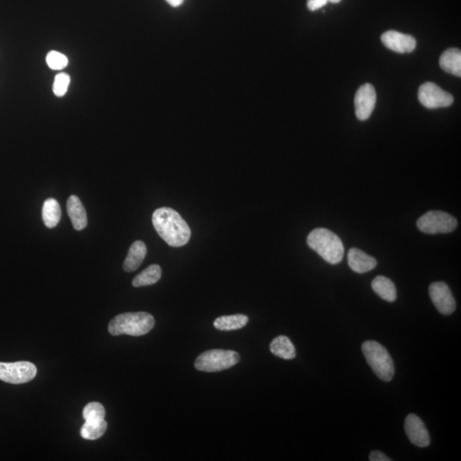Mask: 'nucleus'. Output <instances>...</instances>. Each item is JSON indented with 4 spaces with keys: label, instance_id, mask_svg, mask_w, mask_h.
Returning a JSON list of instances; mask_svg holds the SVG:
<instances>
[{
    "label": "nucleus",
    "instance_id": "f257e3e1",
    "mask_svg": "<svg viewBox=\"0 0 461 461\" xmlns=\"http://www.w3.org/2000/svg\"><path fill=\"white\" fill-rule=\"evenodd\" d=\"M152 222L159 236L167 245L182 247L191 238V229L177 211L170 208H160L153 213Z\"/></svg>",
    "mask_w": 461,
    "mask_h": 461
},
{
    "label": "nucleus",
    "instance_id": "f03ea898",
    "mask_svg": "<svg viewBox=\"0 0 461 461\" xmlns=\"http://www.w3.org/2000/svg\"><path fill=\"white\" fill-rule=\"evenodd\" d=\"M308 245L330 264L341 262L345 255V247L337 234L328 229L317 228L309 234Z\"/></svg>",
    "mask_w": 461,
    "mask_h": 461
},
{
    "label": "nucleus",
    "instance_id": "7ed1b4c3",
    "mask_svg": "<svg viewBox=\"0 0 461 461\" xmlns=\"http://www.w3.org/2000/svg\"><path fill=\"white\" fill-rule=\"evenodd\" d=\"M154 326V317L149 313H124L112 318L109 324V332L113 336L126 334L138 337L150 332Z\"/></svg>",
    "mask_w": 461,
    "mask_h": 461
},
{
    "label": "nucleus",
    "instance_id": "20e7f679",
    "mask_svg": "<svg viewBox=\"0 0 461 461\" xmlns=\"http://www.w3.org/2000/svg\"><path fill=\"white\" fill-rule=\"evenodd\" d=\"M362 348L365 358L376 376L384 382L391 381L395 374V367L387 350L375 341H366Z\"/></svg>",
    "mask_w": 461,
    "mask_h": 461
},
{
    "label": "nucleus",
    "instance_id": "39448f33",
    "mask_svg": "<svg viewBox=\"0 0 461 461\" xmlns=\"http://www.w3.org/2000/svg\"><path fill=\"white\" fill-rule=\"evenodd\" d=\"M240 360V355L235 351L211 350L204 352L196 358L195 367L201 372H221L235 366Z\"/></svg>",
    "mask_w": 461,
    "mask_h": 461
},
{
    "label": "nucleus",
    "instance_id": "423d86ee",
    "mask_svg": "<svg viewBox=\"0 0 461 461\" xmlns=\"http://www.w3.org/2000/svg\"><path fill=\"white\" fill-rule=\"evenodd\" d=\"M457 226L458 222L454 216L438 211L427 212L417 221L418 228L426 234L450 233Z\"/></svg>",
    "mask_w": 461,
    "mask_h": 461
},
{
    "label": "nucleus",
    "instance_id": "0eeeda50",
    "mask_svg": "<svg viewBox=\"0 0 461 461\" xmlns=\"http://www.w3.org/2000/svg\"><path fill=\"white\" fill-rule=\"evenodd\" d=\"M37 368L29 362H0V380L4 382L20 384L35 378Z\"/></svg>",
    "mask_w": 461,
    "mask_h": 461
},
{
    "label": "nucleus",
    "instance_id": "6e6552de",
    "mask_svg": "<svg viewBox=\"0 0 461 461\" xmlns=\"http://www.w3.org/2000/svg\"><path fill=\"white\" fill-rule=\"evenodd\" d=\"M418 97L422 106L427 109L445 108L454 102L450 94L433 82L423 84L418 89Z\"/></svg>",
    "mask_w": 461,
    "mask_h": 461
},
{
    "label": "nucleus",
    "instance_id": "1a4fd4ad",
    "mask_svg": "<svg viewBox=\"0 0 461 461\" xmlns=\"http://www.w3.org/2000/svg\"><path fill=\"white\" fill-rule=\"evenodd\" d=\"M429 295L435 309L442 314L450 316L455 312L456 303L450 287L444 282H435L429 287Z\"/></svg>",
    "mask_w": 461,
    "mask_h": 461
},
{
    "label": "nucleus",
    "instance_id": "9d476101",
    "mask_svg": "<svg viewBox=\"0 0 461 461\" xmlns=\"http://www.w3.org/2000/svg\"><path fill=\"white\" fill-rule=\"evenodd\" d=\"M377 95L374 86L364 84L356 92L355 97V115L360 121H366L374 111Z\"/></svg>",
    "mask_w": 461,
    "mask_h": 461
},
{
    "label": "nucleus",
    "instance_id": "9b49d317",
    "mask_svg": "<svg viewBox=\"0 0 461 461\" xmlns=\"http://www.w3.org/2000/svg\"><path fill=\"white\" fill-rule=\"evenodd\" d=\"M404 428L409 441L415 446L426 448L430 445L431 438L428 431L424 422L417 415L409 414L406 416Z\"/></svg>",
    "mask_w": 461,
    "mask_h": 461
},
{
    "label": "nucleus",
    "instance_id": "f8f14e48",
    "mask_svg": "<svg viewBox=\"0 0 461 461\" xmlns=\"http://www.w3.org/2000/svg\"><path fill=\"white\" fill-rule=\"evenodd\" d=\"M383 44L397 53H410L416 48V40L413 36L395 30H389L381 36Z\"/></svg>",
    "mask_w": 461,
    "mask_h": 461
},
{
    "label": "nucleus",
    "instance_id": "ddd939ff",
    "mask_svg": "<svg viewBox=\"0 0 461 461\" xmlns=\"http://www.w3.org/2000/svg\"><path fill=\"white\" fill-rule=\"evenodd\" d=\"M348 263L352 270L358 274H365L374 270L377 267L376 259L371 257L362 250L352 248L348 254Z\"/></svg>",
    "mask_w": 461,
    "mask_h": 461
},
{
    "label": "nucleus",
    "instance_id": "4468645a",
    "mask_svg": "<svg viewBox=\"0 0 461 461\" xmlns=\"http://www.w3.org/2000/svg\"><path fill=\"white\" fill-rule=\"evenodd\" d=\"M67 211L75 230H82L87 225L85 208L77 196H70L67 202Z\"/></svg>",
    "mask_w": 461,
    "mask_h": 461
},
{
    "label": "nucleus",
    "instance_id": "2eb2a0df",
    "mask_svg": "<svg viewBox=\"0 0 461 461\" xmlns=\"http://www.w3.org/2000/svg\"><path fill=\"white\" fill-rule=\"evenodd\" d=\"M146 253H148V248L144 242L140 240L134 242L130 247L128 257L125 260L124 270L128 272L137 270L143 262Z\"/></svg>",
    "mask_w": 461,
    "mask_h": 461
},
{
    "label": "nucleus",
    "instance_id": "dca6fc26",
    "mask_svg": "<svg viewBox=\"0 0 461 461\" xmlns=\"http://www.w3.org/2000/svg\"><path fill=\"white\" fill-rule=\"evenodd\" d=\"M441 68L455 77H461V52L457 48L448 49L440 58Z\"/></svg>",
    "mask_w": 461,
    "mask_h": 461
},
{
    "label": "nucleus",
    "instance_id": "f3484780",
    "mask_svg": "<svg viewBox=\"0 0 461 461\" xmlns=\"http://www.w3.org/2000/svg\"><path fill=\"white\" fill-rule=\"evenodd\" d=\"M372 290L374 291L377 295L379 296L381 299L392 303L396 300V288L395 284L391 279L384 276H378L372 280Z\"/></svg>",
    "mask_w": 461,
    "mask_h": 461
},
{
    "label": "nucleus",
    "instance_id": "a211bd4d",
    "mask_svg": "<svg viewBox=\"0 0 461 461\" xmlns=\"http://www.w3.org/2000/svg\"><path fill=\"white\" fill-rule=\"evenodd\" d=\"M248 321L249 318L245 314H233V316H224L217 318L213 321V326L217 330L228 332V331L244 328Z\"/></svg>",
    "mask_w": 461,
    "mask_h": 461
},
{
    "label": "nucleus",
    "instance_id": "6ab92c4d",
    "mask_svg": "<svg viewBox=\"0 0 461 461\" xmlns=\"http://www.w3.org/2000/svg\"><path fill=\"white\" fill-rule=\"evenodd\" d=\"M270 351L275 356L284 360L296 357V349L290 338L287 336H278L272 341Z\"/></svg>",
    "mask_w": 461,
    "mask_h": 461
},
{
    "label": "nucleus",
    "instance_id": "aec40b11",
    "mask_svg": "<svg viewBox=\"0 0 461 461\" xmlns=\"http://www.w3.org/2000/svg\"><path fill=\"white\" fill-rule=\"evenodd\" d=\"M42 218L49 228H55L58 224L61 219V208L56 199H48L45 201L42 208Z\"/></svg>",
    "mask_w": 461,
    "mask_h": 461
},
{
    "label": "nucleus",
    "instance_id": "412c9836",
    "mask_svg": "<svg viewBox=\"0 0 461 461\" xmlns=\"http://www.w3.org/2000/svg\"><path fill=\"white\" fill-rule=\"evenodd\" d=\"M162 277V268L160 266L154 264L150 265L140 274H138L133 280L134 287L152 286L159 282Z\"/></svg>",
    "mask_w": 461,
    "mask_h": 461
},
{
    "label": "nucleus",
    "instance_id": "4be33fe9",
    "mask_svg": "<svg viewBox=\"0 0 461 461\" xmlns=\"http://www.w3.org/2000/svg\"><path fill=\"white\" fill-rule=\"evenodd\" d=\"M107 430V422L104 420L99 421H86L81 429V435L84 439L96 440L101 438Z\"/></svg>",
    "mask_w": 461,
    "mask_h": 461
},
{
    "label": "nucleus",
    "instance_id": "5701e85b",
    "mask_svg": "<svg viewBox=\"0 0 461 461\" xmlns=\"http://www.w3.org/2000/svg\"><path fill=\"white\" fill-rule=\"evenodd\" d=\"M106 409L99 402H90L83 410V418L86 421H99L104 420Z\"/></svg>",
    "mask_w": 461,
    "mask_h": 461
},
{
    "label": "nucleus",
    "instance_id": "b1692460",
    "mask_svg": "<svg viewBox=\"0 0 461 461\" xmlns=\"http://www.w3.org/2000/svg\"><path fill=\"white\" fill-rule=\"evenodd\" d=\"M46 64L53 70H62L69 65L68 57L65 54L57 51H51L46 56Z\"/></svg>",
    "mask_w": 461,
    "mask_h": 461
},
{
    "label": "nucleus",
    "instance_id": "393cba45",
    "mask_svg": "<svg viewBox=\"0 0 461 461\" xmlns=\"http://www.w3.org/2000/svg\"><path fill=\"white\" fill-rule=\"evenodd\" d=\"M71 78L68 74L60 73L56 75L53 83V94L58 98L64 97L68 91Z\"/></svg>",
    "mask_w": 461,
    "mask_h": 461
},
{
    "label": "nucleus",
    "instance_id": "a878e982",
    "mask_svg": "<svg viewBox=\"0 0 461 461\" xmlns=\"http://www.w3.org/2000/svg\"><path fill=\"white\" fill-rule=\"evenodd\" d=\"M341 0H308L307 7L309 11H316L324 7L328 2L338 4Z\"/></svg>",
    "mask_w": 461,
    "mask_h": 461
},
{
    "label": "nucleus",
    "instance_id": "bb28decb",
    "mask_svg": "<svg viewBox=\"0 0 461 461\" xmlns=\"http://www.w3.org/2000/svg\"><path fill=\"white\" fill-rule=\"evenodd\" d=\"M369 460L371 461H391V459L380 451H372L369 455Z\"/></svg>",
    "mask_w": 461,
    "mask_h": 461
},
{
    "label": "nucleus",
    "instance_id": "cd10ccee",
    "mask_svg": "<svg viewBox=\"0 0 461 461\" xmlns=\"http://www.w3.org/2000/svg\"><path fill=\"white\" fill-rule=\"evenodd\" d=\"M166 1L169 3L171 6L178 7L182 5L184 0H166Z\"/></svg>",
    "mask_w": 461,
    "mask_h": 461
}]
</instances>
